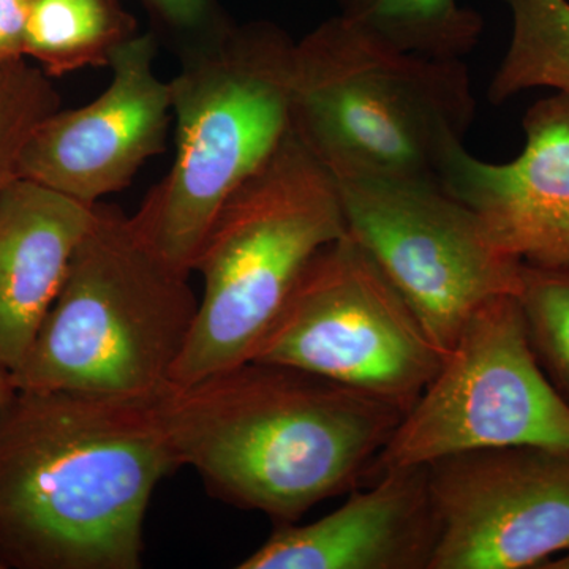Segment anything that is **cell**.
<instances>
[{
    "label": "cell",
    "instance_id": "obj_11",
    "mask_svg": "<svg viewBox=\"0 0 569 569\" xmlns=\"http://www.w3.org/2000/svg\"><path fill=\"white\" fill-rule=\"evenodd\" d=\"M157 44L153 32L126 41L108 66L110 84L96 100L59 108L37 126L18 176L96 206L167 151L173 108L170 81L157 74Z\"/></svg>",
    "mask_w": 569,
    "mask_h": 569
},
{
    "label": "cell",
    "instance_id": "obj_8",
    "mask_svg": "<svg viewBox=\"0 0 569 569\" xmlns=\"http://www.w3.org/2000/svg\"><path fill=\"white\" fill-rule=\"evenodd\" d=\"M347 233L413 309L447 355L468 318L498 296L519 293L522 261L481 219L432 179L335 176Z\"/></svg>",
    "mask_w": 569,
    "mask_h": 569
},
{
    "label": "cell",
    "instance_id": "obj_19",
    "mask_svg": "<svg viewBox=\"0 0 569 569\" xmlns=\"http://www.w3.org/2000/svg\"><path fill=\"white\" fill-rule=\"evenodd\" d=\"M61 108L50 74L24 59L0 67V197L17 181L21 153L37 126Z\"/></svg>",
    "mask_w": 569,
    "mask_h": 569
},
{
    "label": "cell",
    "instance_id": "obj_20",
    "mask_svg": "<svg viewBox=\"0 0 569 569\" xmlns=\"http://www.w3.org/2000/svg\"><path fill=\"white\" fill-rule=\"evenodd\" d=\"M168 31L178 33L183 44L227 26L228 18L216 0H138Z\"/></svg>",
    "mask_w": 569,
    "mask_h": 569
},
{
    "label": "cell",
    "instance_id": "obj_24",
    "mask_svg": "<svg viewBox=\"0 0 569 569\" xmlns=\"http://www.w3.org/2000/svg\"><path fill=\"white\" fill-rule=\"evenodd\" d=\"M358 0H339L340 6H342V10L347 9V7L353 6Z\"/></svg>",
    "mask_w": 569,
    "mask_h": 569
},
{
    "label": "cell",
    "instance_id": "obj_1",
    "mask_svg": "<svg viewBox=\"0 0 569 569\" xmlns=\"http://www.w3.org/2000/svg\"><path fill=\"white\" fill-rule=\"evenodd\" d=\"M156 396L11 388L0 407V569H138L179 470Z\"/></svg>",
    "mask_w": 569,
    "mask_h": 569
},
{
    "label": "cell",
    "instance_id": "obj_18",
    "mask_svg": "<svg viewBox=\"0 0 569 569\" xmlns=\"http://www.w3.org/2000/svg\"><path fill=\"white\" fill-rule=\"evenodd\" d=\"M518 301L531 350L569 406V271L522 264Z\"/></svg>",
    "mask_w": 569,
    "mask_h": 569
},
{
    "label": "cell",
    "instance_id": "obj_16",
    "mask_svg": "<svg viewBox=\"0 0 569 569\" xmlns=\"http://www.w3.org/2000/svg\"><path fill=\"white\" fill-rule=\"evenodd\" d=\"M342 14L391 50L440 61H462L485 31L481 14L459 0H358Z\"/></svg>",
    "mask_w": 569,
    "mask_h": 569
},
{
    "label": "cell",
    "instance_id": "obj_12",
    "mask_svg": "<svg viewBox=\"0 0 569 569\" xmlns=\"http://www.w3.org/2000/svg\"><path fill=\"white\" fill-rule=\"evenodd\" d=\"M526 146L489 163L455 146L441 186L468 206L505 252L535 268L569 271V96L539 100L523 116Z\"/></svg>",
    "mask_w": 569,
    "mask_h": 569
},
{
    "label": "cell",
    "instance_id": "obj_13",
    "mask_svg": "<svg viewBox=\"0 0 569 569\" xmlns=\"http://www.w3.org/2000/svg\"><path fill=\"white\" fill-rule=\"evenodd\" d=\"M438 519L427 466L391 467L331 515L280 523L241 569H430Z\"/></svg>",
    "mask_w": 569,
    "mask_h": 569
},
{
    "label": "cell",
    "instance_id": "obj_6",
    "mask_svg": "<svg viewBox=\"0 0 569 569\" xmlns=\"http://www.w3.org/2000/svg\"><path fill=\"white\" fill-rule=\"evenodd\" d=\"M346 233L335 176L290 129L206 234L203 298L171 383L250 361L307 266Z\"/></svg>",
    "mask_w": 569,
    "mask_h": 569
},
{
    "label": "cell",
    "instance_id": "obj_4",
    "mask_svg": "<svg viewBox=\"0 0 569 569\" xmlns=\"http://www.w3.org/2000/svg\"><path fill=\"white\" fill-rule=\"evenodd\" d=\"M114 204L91 224L11 387L149 397L173 378L200 299Z\"/></svg>",
    "mask_w": 569,
    "mask_h": 569
},
{
    "label": "cell",
    "instance_id": "obj_14",
    "mask_svg": "<svg viewBox=\"0 0 569 569\" xmlns=\"http://www.w3.org/2000/svg\"><path fill=\"white\" fill-rule=\"evenodd\" d=\"M93 206L18 178L0 197V367L24 361L50 313Z\"/></svg>",
    "mask_w": 569,
    "mask_h": 569
},
{
    "label": "cell",
    "instance_id": "obj_15",
    "mask_svg": "<svg viewBox=\"0 0 569 569\" xmlns=\"http://www.w3.org/2000/svg\"><path fill=\"white\" fill-rule=\"evenodd\" d=\"M137 21L119 0H36L24 37V58L51 78L110 66Z\"/></svg>",
    "mask_w": 569,
    "mask_h": 569
},
{
    "label": "cell",
    "instance_id": "obj_5",
    "mask_svg": "<svg viewBox=\"0 0 569 569\" xmlns=\"http://www.w3.org/2000/svg\"><path fill=\"white\" fill-rule=\"evenodd\" d=\"M475 108L466 62L391 50L342 13L295 41L291 129L332 176L440 181Z\"/></svg>",
    "mask_w": 569,
    "mask_h": 569
},
{
    "label": "cell",
    "instance_id": "obj_10",
    "mask_svg": "<svg viewBox=\"0 0 569 569\" xmlns=\"http://www.w3.org/2000/svg\"><path fill=\"white\" fill-rule=\"evenodd\" d=\"M427 473L438 519L430 569L542 568L569 549V448L481 449Z\"/></svg>",
    "mask_w": 569,
    "mask_h": 569
},
{
    "label": "cell",
    "instance_id": "obj_23",
    "mask_svg": "<svg viewBox=\"0 0 569 569\" xmlns=\"http://www.w3.org/2000/svg\"><path fill=\"white\" fill-rule=\"evenodd\" d=\"M542 568H545V569H569V549L565 550V552H561V557H559V559L546 561V563L542 565Z\"/></svg>",
    "mask_w": 569,
    "mask_h": 569
},
{
    "label": "cell",
    "instance_id": "obj_2",
    "mask_svg": "<svg viewBox=\"0 0 569 569\" xmlns=\"http://www.w3.org/2000/svg\"><path fill=\"white\" fill-rule=\"evenodd\" d=\"M156 408L179 463L212 497L279 523L377 475L406 415L306 370L254 359L168 383Z\"/></svg>",
    "mask_w": 569,
    "mask_h": 569
},
{
    "label": "cell",
    "instance_id": "obj_3",
    "mask_svg": "<svg viewBox=\"0 0 569 569\" xmlns=\"http://www.w3.org/2000/svg\"><path fill=\"white\" fill-rule=\"evenodd\" d=\"M293 51L295 41L268 21H230L183 44L170 81L173 164L132 219L187 274L224 201L290 132Z\"/></svg>",
    "mask_w": 569,
    "mask_h": 569
},
{
    "label": "cell",
    "instance_id": "obj_22",
    "mask_svg": "<svg viewBox=\"0 0 569 569\" xmlns=\"http://www.w3.org/2000/svg\"><path fill=\"white\" fill-rule=\"evenodd\" d=\"M10 376L7 370H3L0 367V407H2L3 400L7 399V396L10 395L11 391Z\"/></svg>",
    "mask_w": 569,
    "mask_h": 569
},
{
    "label": "cell",
    "instance_id": "obj_9",
    "mask_svg": "<svg viewBox=\"0 0 569 569\" xmlns=\"http://www.w3.org/2000/svg\"><path fill=\"white\" fill-rule=\"evenodd\" d=\"M569 448V406L531 350L518 296L479 307L377 463L429 466L505 447Z\"/></svg>",
    "mask_w": 569,
    "mask_h": 569
},
{
    "label": "cell",
    "instance_id": "obj_7",
    "mask_svg": "<svg viewBox=\"0 0 569 569\" xmlns=\"http://www.w3.org/2000/svg\"><path fill=\"white\" fill-rule=\"evenodd\" d=\"M407 413L443 353L387 276L346 233L313 257L254 351Z\"/></svg>",
    "mask_w": 569,
    "mask_h": 569
},
{
    "label": "cell",
    "instance_id": "obj_17",
    "mask_svg": "<svg viewBox=\"0 0 569 569\" xmlns=\"http://www.w3.org/2000/svg\"><path fill=\"white\" fill-rule=\"evenodd\" d=\"M505 2L512 36L490 81V102L500 104L535 88L569 96V0Z\"/></svg>",
    "mask_w": 569,
    "mask_h": 569
},
{
    "label": "cell",
    "instance_id": "obj_21",
    "mask_svg": "<svg viewBox=\"0 0 569 569\" xmlns=\"http://www.w3.org/2000/svg\"><path fill=\"white\" fill-rule=\"evenodd\" d=\"M36 0H0V67L24 59V37Z\"/></svg>",
    "mask_w": 569,
    "mask_h": 569
}]
</instances>
